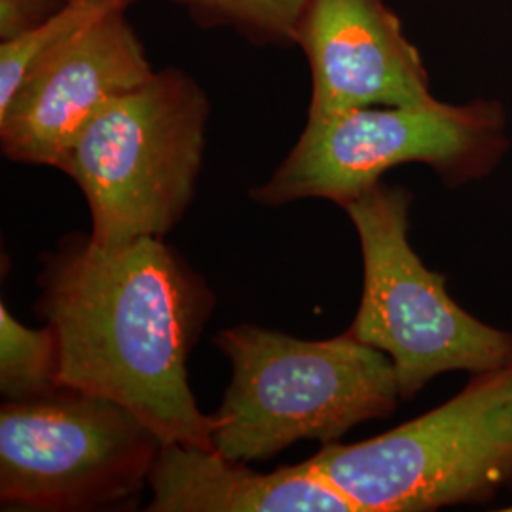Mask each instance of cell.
I'll use <instances>...</instances> for the list:
<instances>
[{
    "label": "cell",
    "instance_id": "1",
    "mask_svg": "<svg viewBox=\"0 0 512 512\" xmlns=\"http://www.w3.org/2000/svg\"><path fill=\"white\" fill-rule=\"evenodd\" d=\"M37 283L61 384L126 406L162 444L213 448L217 416L196 403L188 357L215 294L183 256L154 236L105 247L74 232L44 255Z\"/></svg>",
    "mask_w": 512,
    "mask_h": 512
},
{
    "label": "cell",
    "instance_id": "2",
    "mask_svg": "<svg viewBox=\"0 0 512 512\" xmlns=\"http://www.w3.org/2000/svg\"><path fill=\"white\" fill-rule=\"evenodd\" d=\"M213 344L232 363L213 448L236 461H268L298 440L336 442L359 423L387 418L401 399L389 355L348 330L302 340L238 325Z\"/></svg>",
    "mask_w": 512,
    "mask_h": 512
},
{
    "label": "cell",
    "instance_id": "3",
    "mask_svg": "<svg viewBox=\"0 0 512 512\" xmlns=\"http://www.w3.org/2000/svg\"><path fill=\"white\" fill-rule=\"evenodd\" d=\"M209 112L192 76L164 69L109 101L78 133L63 173L88 202L95 243L164 238L183 219L202 171Z\"/></svg>",
    "mask_w": 512,
    "mask_h": 512
},
{
    "label": "cell",
    "instance_id": "4",
    "mask_svg": "<svg viewBox=\"0 0 512 512\" xmlns=\"http://www.w3.org/2000/svg\"><path fill=\"white\" fill-rule=\"evenodd\" d=\"M308 463L359 512L488 501L512 480V366L476 374L454 399L385 435L325 444Z\"/></svg>",
    "mask_w": 512,
    "mask_h": 512
},
{
    "label": "cell",
    "instance_id": "5",
    "mask_svg": "<svg viewBox=\"0 0 512 512\" xmlns=\"http://www.w3.org/2000/svg\"><path fill=\"white\" fill-rule=\"evenodd\" d=\"M507 150L505 110L492 99L346 110L308 118L283 164L249 196L266 207L308 198L344 207L399 165H429L459 186L492 173Z\"/></svg>",
    "mask_w": 512,
    "mask_h": 512
},
{
    "label": "cell",
    "instance_id": "6",
    "mask_svg": "<svg viewBox=\"0 0 512 512\" xmlns=\"http://www.w3.org/2000/svg\"><path fill=\"white\" fill-rule=\"evenodd\" d=\"M412 194L382 181L342 209L361 241L365 287L348 332L395 365L410 401L444 372L486 374L512 366V334L463 310L446 277L429 270L408 241Z\"/></svg>",
    "mask_w": 512,
    "mask_h": 512
},
{
    "label": "cell",
    "instance_id": "7",
    "mask_svg": "<svg viewBox=\"0 0 512 512\" xmlns=\"http://www.w3.org/2000/svg\"><path fill=\"white\" fill-rule=\"evenodd\" d=\"M160 437L126 406L74 387L0 408L4 511H97L148 484Z\"/></svg>",
    "mask_w": 512,
    "mask_h": 512
},
{
    "label": "cell",
    "instance_id": "8",
    "mask_svg": "<svg viewBox=\"0 0 512 512\" xmlns=\"http://www.w3.org/2000/svg\"><path fill=\"white\" fill-rule=\"evenodd\" d=\"M128 10L46 55L0 112L2 154L19 164L63 171L78 133L109 101L156 73Z\"/></svg>",
    "mask_w": 512,
    "mask_h": 512
},
{
    "label": "cell",
    "instance_id": "9",
    "mask_svg": "<svg viewBox=\"0 0 512 512\" xmlns=\"http://www.w3.org/2000/svg\"><path fill=\"white\" fill-rule=\"evenodd\" d=\"M294 44L310 65L308 118L437 101L420 50L385 0H311Z\"/></svg>",
    "mask_w": 512,
    "mask_h": 512
},
{
    "label": "cell",
    "instance_id": "10",
    "mask_svg": "<svg viewBox=\"0 0 512 512\" xmlns=\"http://www.w3.org/2000/svg\"><path fill=\"white\" fill-rule=\"evenodd\" d=\"M148 488V512H359L308 459L258 473L245 461L188 444H162Z\"/></svg>",
    "mask_w": 512,
    "mask_h": 512
},
{
    "label": "cell",
    "instance_id": "11",
    "mask_svg": "<svg viewBox=\"0 0 512 512\" xmlns=\"http://www.w3.org/2000/svg\"><path fill=\"white\" fill-rule=\"evenodd\" d=\"M137 0H65L33 31L0 42V112L46 55L86 35L99 21L124 12Z\"/></svg>",
    "mask_w": 512,
    "mask_h": 512
},
{
    "label": "cell",
    "instance_id": "12",
    "mask_svg": "<svg viewBox=\"0 0 512 512\" xmlns=\"http://www.w3.org/2000/svg\"><path fill=\"white\" fill-rule=\"evenodd\" d=\"M61 384V351L50 325L29 329L0 304V393L4 403L52 395Z\"/></svg>",
    "mask_w": 512,
    "mask_h": 512
},
{
    "label": "cell",
    "instance_id": "13",
    "mask_svg": "<svg viewBox=\"0 0 512 512\" xmlns=\"http://www.w3.org/2000/svg\"><path fill=\"white\" fill-rule=\"evenodd\" d=\"M202 27L232 29L256 46L294 44L311 0H167Z\"/></svg>",
    "mask_w": 512,
    "mask_h": 512
},
{
    "label": "cell",
    "instance_id": "14",
    "mask_svg": "<svg viewBox=\"0 0 512 512\" xmlns=\"http://www.w3.org/2000/svg\"><path fill=\"white\" fill-rule=\"evenodd\" d=\"M65 0H0V42L33 31Z\"/></svg>",
    "mask_w": 512,
    "mask_h": 512
},
{
    "label": "cell",
    "instance_id": "15",
    "mask_svg": "<svg viewBox=\"0 0 512 512\" xmlns=\"http://www.w3.org/2000/svg\"><path fill=\"white\" fill-rule=\"evenodd\" d=\"M503 511H505V512H512V507H505V509H503Z\"/></svg>",
    "mask_w": 512,
    "mask_h": 512
}]
</instances>
